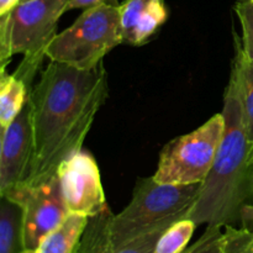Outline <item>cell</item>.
<instances>
[{
	"mask_svg": "<svg viewBox=\"0 0 253 253\" xmlns=\"http://www.w3.org/2000/svg\"><path fill=\"white\" fill-rule=\"evenodd\" d=\"M22 0H0V16L9 14Z\"/></svg>",
	"mask_w": 253,
	"mask_h": 253,
	"instance_id": "obj_22",
	"label": "cell"
},
{
	"mask_svg": "<svg viewBox=\"0 0 253 253\" xmlns=\"http://www.w3.org/2000/svg\"><path fill=\"white\" fill-rule=\"evenodd\" d=\"M251 160H252V162H253V153H252V156H251Z\"/></svg>",
	"mask_w": 253,
	"mask_h": 253,
	"instance_id": "obj_24",
	"label": "cell"
},
{
	"mask_svg": "<svg viewBox=\"0 0 253 253\" xmlns=\"http://www.w3.org/2000/svg\"><path fill=\"white\" fill-rule=\"evenodd\" d=\"M240 224L241 227L249 230L253 234V204L246 205L241 210V217H240Z\"/></svg>",
	"mask_w": 253,
	"mask_h": 253,
	"instance_id": "obj_21",
	"label": "cell"
},
{
	"mask_svg": "<svg viewBox=\"0 0 253 253\" xmlns=\"http://www.w3.org/2000/svg\"><path fill=\"white\" fill-rule=\"evenodd\" d=\"M231 76L235 77L239 86L242 111H244L245 127L247 138L251 145V156L253 153V59L247 58L236 41V56L232 64Z\"/></svg>",
	"mask_w": 253,
	"mask_h": 253,
	"instance_id": "obj_13",
	"label": "cell"
},
{
	"mask_svg": "<svg viewBox=\"0 0 253 253\" xmlns=\"http://www.w3.org/2000/svg\"><path fill=\"white\" fill-rule=\"evenodd\" d=\"M113 216L110 208H106L100 214L89 217L76 253H153L161 235L172 225L158 227L155 231L137 237L128 244L114 247L110 240V222Z\"/></svg>",
	"mask_w": 253,
	"mask_h": 253,
	"instance_id": "obj_11",
	"label": "cell"
},
{
	"mask_svg": "<svg viewBox=\"0 0 253 253\" xmlns=\"http://www.w3.org/2000/svg\"><path fill=\"white\" fill-rule=\"evenodd\" d=\"M235 12L241 22L242 40L239 42L242 53L253 59V1L239 0L235 5Z\"/></svg>",
	"mask_w": 253,
	"mask_h": 253,
	"instance_id": "obj_17",
	"label": "cell"
},
{
	"mask_svg": "<svg viewBox=\"0 0 253 253\" xmlns=\"http://www.w3.org/2000/svg\"><path fill=\"white\" fill-rule=\"evenodd\" d=\"M101 4L119 5L118 0H69L67 5V11L74 9H88Z\"/></svg>",
	"mask_w": 253,
	"mask_h": 253,
	"instance_id": "obj_20",
	"label": "cell"
},
{
	"mask_svg": "<svg viewBox=\"0 0 253 253\" xmlns=\"http://www.w3.org/2000/svg\"><path fill=\"white\" fill-rule=\"evenodd\" d=\"M251 1H253V0H251Z\"/></svg>",
	"mask_w": 253,
	"mask_h": 253,
	"instance_id": "obj_26",
	"label": "cell"
},
{
	"mask_svg": "<svg viewBox=\"0 0 253 253\" xmlns=\"http://www.w3.org/2000/svg\"><path fill=\"white\" fill-rule=\"evenodd\" d=\"M57 175L69 214L93 217L109 208L98 163L89 152L81 150L67 158Z\"/></svg>",
	"mask_w": 253,
	"mask_h": 253,
	"instance_id": "obj_8",
	"label": "cell"
},
{
	"mask_svg": "<svg viewBox=\"0 0 253 253\" xmlns=\"http://www.w3.org/2000/svg\"><path fill=\"white\" fill-rule=\"evenodd\" d=\"M123 43L145 44L167 21L166 0H123L119 4Z\"/></svg>",
	"mask_w": 253,
	"mask_h": 253,
	"instance_id": "obj_10",
	"label": "cell"
},
{
	"mask_svg": "<svg viewBox=\"0 0 253 253\" xmlns=\"http://www.w3.org/2000/svg\"><path fill=\"white\" fill-rule=\"evenodd\" d=\"M123 43L119 5L101 4L84 9L69 27L56 35L47 47L51 62L89 71Z\"/></svg>",
	"mask_w": 253,
	"mask_h": 253,
	"instance_id": "obj_5",
	"label": "cell"
},
{
	"mask_svg": "<svg viewBox=\"0 0 253 253\" xmlns=\"http://www.w3.org/2000/svg\"><path fill=\"white\" fill-rule=\"evenodd\" d=\"M0 198V253H21L22 209L7 198Z\"/></svg>",
	"mask_w": 253,
	"mask_h": 253,
	"instance_id": "obj_15",
	"label": "cell"
},
{
	"mask_svg": "<svg viewBox=\"0 0 253 253\" xmlns=\"http://www.w3.org/2000/svg\"><path fill=\"white\" fill-rule=\"evenodd\" d=\"M22 1H26V0H22Z\"/></svg>",
	"mask_w": 253,
	"mask_h": 253,
	"instance_id": "obj_25",
	"label": "cell"
},
{
	"mask_svg": "<svg viewBox=\"0 0 253 253\" xmlns=\"http://www.w3.org/2000/svg\"><path fill=\"white\" fill-rule=\"evenodd\" d=\"M222 227L209 225L204 234L183 253H222Z\"/></svg>",
	"mask_w": 253,
	"mask_h": 253,
	"instance_id": "obj_19",
	"label": "cell"
},
{
	"mask_svg": "<svg viewBox=\"0 0 253 253\" xmlns=\"http://www.w3.org/2000/svg\"><path fill=\"white\" fill-rule=\"evenodd\" d=\"M69 0H26L0 16V72L14 54L24 56L14 74L29 90L46 57L47 47L57 35V25Z\"/></svg>",
	"mask_w": 253,
	"mask_h": 253,
	"instance_id": "obj_3",
	"label": "cell"
},
{
	"mask_svg": "<svg viewBox=\"0 0 253 253\" xmlns=\"http://www.w3.org/2000/svg\"><path fill=\"white\" fill-rule=\"evenodd\" d=\"M109 95L101 62L89 71L51 62L30 90L34 162L24 184L37 185L57 175L59 166L82 150L95 116Z\"/></svg>",
	"mask_w": 253,
	"mask_h": 253,
	"instance_id": "obj_1",
	"label": "cell"
},
{
	"mask_svg": "<svg viewBox=\"0 0 253 253\" xmlns=\"http://www.w3.org/2000/svg\"><path fill=\"white\" fill-rule=\"evenodd\" d=\"M202 184H166L152 177L137 179L127 207L114 215L110 240L114 247L133 241L158 227L187 217Z\"/></svg>",
	"mask_w": 253,
	"mask_h": 253,
	"instance_id": "obj_4",
	"label": "cell"
},
{
	"mask_svg": "<svg viewBox=\"0 0 253 253\" xmlns=\"http://www.w3.org/2000/svg\"><path fill=\"white\" fill-rule=\"evenodd\" d=\"M21 253H37L36 250H22Z\"/></svg>",
	"mask_w": 253,
	"mask_h": 253,
	"instance_id": "obj_23",
	"label": "cell"
},
{
	"mask_svg": "<svg viewBox=\"0 0 253 253\" xmlns=\"http://www.w3.org/2000/svg\"><path fill=\"white\" fill-rule=\"evenodd\" d=\"M0 197L21 207L24 250H36L42 240L69 215L58 175L37 185L21 184Z\"/></svg>",
	"mask_w": 253,
	"mask_h": 253,
	"instance_id": "obj_7",
	"label": "cell"
},
{
	"mask_svg": "<svg viewBox=\"0 0 253 253\" xmlns=\"http://www.w3.org/2000/svg\"><path fill=\"white\" fill-rule=\"evenodd\" d=\"M225 131L216 158L199 195L187 214L195 224L234 226L240 222L241 210L253 204V162L251 145L245 127L239 86L230 76L225 91Z\"/></svg>",
	"mask_w": 253,
	"mask_h": 253,
	"instance_id": "obj_2",
	"label": "cell"
},
{
	"mask_svg": "<svg viewBox=\"0 0 253 253\" xmlns=\"http://www.w3.org/2000/svg\"><path fill=\"white\" fill-rule=\"evenodd\" d=\"M29 88L16 74L0 72V127L5 128L17 118L29 98Z\"/></svg>",
	"mask_w": 253,
	"mask_h": 253,
	"instance_id": "obj_14",
	"label": "cell"
},
{
	"mask_svg": "<svg viewBox=\"0 0 253 253\" xmlns=\"http://www.w3.org/2000/svg\"><path fill=\"white\" fill-rule=\"evenodd\" d=\"M88 221L85 215L69 214L42 240L36 249L37 253H76Z\"/></svg>",
	"mask_w": 253,
	"mask_h": 253,
	"instance_id": "obj_12",
	"label": "cell"
},
{
	"mask_svg": "<svg viewBox=\"0 0 253 253\" xmlns=\"http://www.w3.org/2000/svg\"><path fill=\"white\" fill-rule=\"evenodd\" d=\"M197 226L188 217L177 220L163 231L153 253H183L189 245Z\"/></svg>",
	"mask_w": 253,
	"mask_h": 253,
	"instance_id": "obj_16",
	"label": "cell"
},
{
	"mask_svg": "<svg viewBox=\"0 0 253 253\" xmlns=\"http://www.w3.org/2000/svg\"><path fill=\"white\" fill-rule=\"evenodd\" d=\"M224 131V114H215L197 130L168 142L153 178L166 184H202L214 165Z\"/></svg>",
	"mask_w": 253,
	"mask_h": 253,
	"instance_id": "obj_6",
	"label": "cell"
},
{
	"mask_svg": "<svg viewBox=\"0 0 253 253\" xmlns=\"http://www.w3.org/2000/svg\"><path fill=\"white\" fill-rule=\"evenodd\" d=\"M34 162V132L29 103L0 136V195L26 183Z\"/></svg>",
	"mask_w": 253,
	"mask_h": 253,
	"instance_id": "obj_9",
	"label": "cell"
},
{
	"mask_svg": "<svg viewBox=\"0 0 253 253\" xmlns=\"http://www.w3.org/2000/svg\"><path fill=\"white\" fill-rule=\"evenodd\" d=\"M222 253H253V234L244 227L226 226L222 237Z\"/></svg>",
	"mask_w": 253,
	"mask_h": 253,
	"instance_id": "obj_18",
	"label": "cell"
}]
</instances>
